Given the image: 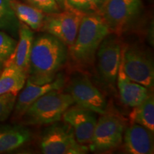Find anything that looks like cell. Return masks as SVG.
<instances>
[{
	"instance_id": "cb8c5ba5",
	"label": "cell",
	"mask_w": 154,
	"mask_h": 154,
	"mask_svg": "<svg viewBox=\"0 0 154 154\" xmlns=\"http://www.w3.org/2000/svg\"><path fill=\"white\" fill-rule=\"evenodd\" d=\"M26 4H28L35 8L39 9L45 14L59 12L61 11L56 0H23Z\"/></svg>"
},
{
	"instance_id": "d6986e66",
	"label": "cell",
	"mask_w": 154,
	"mask_h": 154,
	"mask_svg": "<svg viewBox=\"0 0 154 154\" xmlns=\"http://www.w3.org/2000/svg\"><path fill=\"white\" fill-rule=\"evenodd\" d=\"M129 114L131 124L141 125L151 131H154V96L150 93L140 104L133 107Z\"/></svg>"
},
{
	"instance_id": "ba28073f",
	"label": "cell",
	"mask_w": 154,
	"mask_h": 154,
	"mask_svg": "<svg viewBox=\"0 0 154 154\" xmlns=\"http://www.w3.org/2000/svg\"><path fill=\"white\" fill-rule=\"evenodd\" d=\"M84 14L70 7L59 12L46 14L41 31L55 36L69 48L74 43Z\"/></svg>"
},
{
	"instance_id": "8fae6325",
	"label": "cell",
	"mask_w": 154,
	"mask_h": 154,
	"mask_svg": "<svg viewBox=\"0 0 154 154\" xmlns=\"http://www.w3.org/2000/svg\"><path fill=\"white\" fill-rule=\"evenodd\" d=\"M61 119L72 127L79 143L85 146L89 144L97 122L96 113L72 105L64 111Z\"/></svg>"
},
{
	"instance_id": "44dd1931",
	"label": "cell",
	"mask_w": 154,
	"mask_h": 154,
	"mask_svg": "<svg viewBox=\"0 0 154 154\" xmlns=\"http://www.w3.org/2000/svg\"><path fill=\"white\" fill-rule=\"evenodd\" d=\"M65 1H66V7H70L87 14V13L98 12L104 0H65Z\"/></svg>"
},
{
	"instance_id": "d4e9b609",
	"label": "cell",
	"mask_w": 154,
	"mask_h": 154,
	"mask_svg": "<svg viewBox=\"0 0 154 154\" xmlns=\"http://www.w3.org/2000/svg\"><path fill=\"white\" fill-rule=\"evenodd\" d=\"M56 2H57L59 7H60L61 10L65 9V7H66V1L65 0H56Z\"/></svg>"
},
{
	"instance_id": "4316f807",
	"label": "cell",
	"mask_w": 154,
	"mask_h": 154,
	"mask_svg": "<svg viewBox=\"0 0 154 154\" xmlns=\"http://www.w3.org/2000/svg\"><path fill=\"white\" fill-rule=\"evenodd\" d=\"M0 72H1V71H0Z\"/></svg>"
},
{
	"instance_id": "484cf974",
	"label": "cell",
	"mask_w": 154,
	"mask_h": 154,
	"mask_svg": "<svg viewBox=\"0 0 154 154\" xmlns=\"http://www.w3.org/2000/svg\"><path fill=\"white\" fill-rule=\"evenodd\" d=\"M3 67H4V64H3L1 62V61H0V71H2V70Z\"/></svg>"
},
{
	"instance_id": "603a6c76",
	"label": "cell",
	"mask_w": 154,
	"mask_h": 154,
	"mask_svg": "<svg viewBox=\"0 0 154 154\" xmlns=\"http://www.w3.org/2000/svg\"><path fill=\"white\" fill-rule=\"evenodd\" d=\"M17 96L11 93L0 95V121H5L12 113Z\"/></svg>"
},
{
	"instance_id": "7402d4cb",
	"label": "cell",
	"mask_w": 154,
	"mask_h": 154,
	"mask_svg": "<svg viewBox=\"0 0 154 154\" xmlns=\"http://www.w3.org/2000/svg\"><path fill=\"white\" fill-rule=\"evenodd\" d=\"M17 43L14 38L0 31V61L3 64L14 52Z\"/></svg>"
},
{
	"instance_id": "3957f363",
	"label": "cell",
	"mask_w": 154,
	"mask_h": 154,
	"mask_svg": "<svg viewBox=\"0 0 154 154\" xmlns=\"http://www.w3.org/2000/svg\"><path fill=\"white\" fill-rule=\"evenodd\" d=\"M74 104V100L67 92L51 90L32 103L20 121L25 125L54 124L60 121L64 111Z\"/></svg>"
},
{
	"instance_id": "5bb4252c",
	"label": "cell",
	"mask_w": 154,
	"mask_h": 154,
	"mask_svg": "<svg viewBox=\"0 0 154 154\" xmlns=\"http://www.w3.org/2000/svg\"><path fill=\"white\" fill-rule=\"evenodd\" d=\"M121 101L124 105L134 107L140 104L150 94L149 88L133 82L126 76L120 62L116 78Z\"/></svg>"
},
{
	"instance_id": "8992f818",
	"label": "cell",
	"mask_w": 154,
	"mask_h": 154,
	"mask_svg": "<svg viewBox=\"0 0 154 154\" xmlns=\"http://www.w3.org/2000/svg\"><path fill=\"white\" fill-rule=\"evenodd\" d=\"M40 148L44 154H84L88 151L87 146L77 141L72 127L59 121L51 124L44 131Z\"/></svg>"
},
{
	"instance_id": "5b68a950",
	"label": "cell",
	"mask_w": 154,
	"mask_h": 154,
	"mask_svg": "<svg viewBox=\"0 0 154 154\" xmlns=\"http://www.w3.org/2000/svg\"><path fill=\"white\" fill-rule=\"evenodd\" d=\"M126 123L120 116L106 111L97 119L88 150L95 153L113 151L121 146Z\"/></svg>"
},
{
	"instance_id": "30bf717a",
	"label": "cell",
	"mask_w": 154,
	"mask_h": 154,
	"mask_svg": "<svg viewBox=\"0 0 154 154\" xmlns=\"http://www.w3.org/2000/svg\"><path fill=\"white\" fill-rule=\"evenodd\" d=\"M121 44L116 35L109 34L98 48L96 57L99 76L105 84L113 86L121 62Z\"/></svg>"
},
{
	"instance_id": "ffe728a7",
	"label": "cell",
	"mask_w": 154,
	"mask_h": 154,
	"mask_svg": "<svg viewBox=\"0 0 154 154\" xmlns=\"http://www.w3.org/2000/svg\"><path fill=\"white\" fill-rule=\"evenodd\" d=\"M12 0H0V29H9L15 27L17 17L11 8Z\"/></svg>"
},
{
	"instance_id": "6da1fadb",
	"label": "cell",
	"mask_w": 154,
	"mask_h": 154,
	"mask_svg": "<svg viewBox=\"0 0 154 154\" xmlns=\"http://www.w3.org/2000/svg\"><path fill=\"white\" fill-rule=\"evenodd\" d=\"M68 47L49 34L34 38L31 51L27 80L35 84L55 80L68 59Z\"/></svg>"
},
{
	"instance_id": "277c9868",
	"label": "cell",
	"mask_w": 154,
	"mask_h": 154,
	"mask_svg": "<svg viewBox=\"0 0 154 154\" xmlns=\"http://www.w3.org/2000/svg\"><path fill=\"white\" fill-rule=\"evenodd\" d=\"M141 0H104L98 11L111 34L121 36L128 29L141 12Z\"/></svg>"
},
{
	"instance_id": "9c48e42d",
	"label": "cell",
	"mask_w": 154,
	"mask_h": 154,
	"mask_svg": "<svg viewBox=\"0 0 154 154\" xmlns=\"http://www.w3.org/2000/svg\"><path fill=\"white\" fill-rule=\"evenodd\" d=\"M66 91L79 106L100 115L107 111V101L104 96L86 75L80 74L73 76Z\"/></svg>"
},
{
	"instance_id": "4fadbf2b",
	"label": "cell",
	"mask_w": 154,
	"mask_h": 154,
	"mask_svg": "<svg viewBox=\"0 0 154 154\" xmlns=\"http://www.w3.org/2000/svg\"><path fill=\"white\" fill-rule=\"evenodd\" d=\"M124 149L130 154H153V131L138 124H131L124 131Z\"/></svg>"
},
{
	"instance_id": "7a4b0ae2",
	"label": "cell",
	"mask_w": 154,
	"mask_h": 154,
	"mask_svg": "<svg viewBox=\"0 0 154 154\" xmlns=\"http://www.w3.org/2000/svg\"><path fill=\"white\" fill-rule=\"evenodd\" d=\"M109 34L106 23L99 13L84 14L74 43L68 48L69 57L77 66L93 64L98 48Z\"/></svg>"
},
{
	"instance_id": "52a82bcc",
	"label": "cell",
	"mask_w": 154,
	"mask_h": 154,
	"mask_svg": "<svg viewBox=\"0 0 154 154\" xmlns=\"http://www.w3.org/2000/svg\"><path fill=\"white\" fill-rule=\"evenodd\" d=\"M121 62L124 73L131 80L149 89L153 88V61L146 50L137 46L122 47Z\"/></svg>"
},
{
	"instance_id": "2e32d148",
	"label": "cell",
	"mask_w": 154,
	"mask_h": 154,
	"mask_svg": "<svg viewBox=\"0 0 154 154\" xmlns=\"http://www.w3.org/2000/svg\"><path fill=\"white\" fill-rule=\"evenodd\" d=\"M27 76L11 63H5L0 72V95H17L26 84Z\"/></svg>"
},
{
	"instance_id": "e0dca14e",
	"label": "cell",
	"mask_w": 154,
	"mask_h": 154,
	"mask_svg": "<svg viewBox=\"0 0 154 154\" xmlns=\"http://www.w3.org/2000/svg\"><path fill=\"white\" fill-rule=\"evenodd\" d=\"M31 138L30 131L22 126L0 129V153L12 151L21 147Z\"/></svg>"
},
{
	"instance_id": "7c38bea8",
	"label": "cell",
	"mask_w": 154,
	"mask_h": 154,
	"mask_svg": "<svg viewBox=\"0 0 154 154\" xmlns=\"http://www.w3.org/2000/svg\"><path fill=\"white\" fill-rule=\"evenodd\" d=\"M64 78L59 74L52 82L42 85L35 84L26 79V85L21 90L22 91L19 94L18 99H16L13 109V120L20 121L32 103L48 91L54 89H61L64 86Z\"/></svg>"
},
{
	"instance_id": "ac0fdd59",
	"label": "cell",
	"mask_w": 154,
	"mask_h": 154,
	"mask_svg": "<svg viewBox=\"0 0 154 154\" xmlns=\"http://www.w3.org/2000/svg\"><path fill=\"white\" fill-rule=\"evenodd\" d=\"M11 8L15 16L21 22L24 23L34 31H41L45 13L28 4L22 3L18 0H12Z\"/></svg>"
},
{
	"instance_id": "9a60e30c",
	"label": "cell",
	"mask_w": 154,
	"mask_h": 154,
	"mask_svg": "<svg viewBox=\"0 0 154 154\" xmlns=\"http://www.w3.org/2000/svg\"><path fill=\"white\" fill-rule=\"evenodd\" d=\"M34 33L27 25L19 23V41L12 54L5 63H11L27 76Z\"/></svg>"
}]
</instances>
